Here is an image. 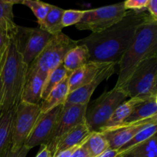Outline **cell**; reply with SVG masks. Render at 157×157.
<instances>
[{
    "instance_id": "1",
    "label": "cell",
    "mask_w": 157,
    "mask_h": 157,
    "mask_svg": "<svg viewBox=\"0 0 157 157\" xmlns=\"http://www.w3.org/2000/svg\"><path fill=\"white\" fill-rule=\"evenodd\" d=\"M148 16L144 12L130 10L119 22L101 32L91 33L78 43L87 48L90 61L119 64L136 29Z\"/></svg>"
},
{
    "instance_id": "2",
    "label": "cell",
    "mask_w": 157,
    "mask_h": 157,
    "mask_svg": "<svg viewBox=\"0 0 157 157\" xmlns=\"http://www.w3.org/2000/svg\"><path fill=\"white\" fill-rule=\"evenodd\" d=\"M28 71L29 65L23 60L15 39H10L0 58V78L2 85V112L12 110L19 104Z\"/></svg>"
},
{
    "instance_id": "3",
    "label": "cell",
    "mask_w": 157,
    "mask_h": 157,
    "mask_svg": "<svg viewBox=\"0 0 157 157\" xmlns=\"http://www.w3.org/2000/svg\"><path fill=\"white\" fill-rule=\"evenodd\" d=\"M156 55L157 21L148 16L138 26L131 44L120 61L119 76L115 87L121 88L141 62Z\"/></svg>"
},
{
    "instance_id": "4",
    "label": "cell",
    "mask_w": 157,
    "mask_h": 157,
    "mask_svg": "<svg viewBox=\"0 0 157 157\" xmlns=\"http://www.w3.org/2000/svg\"><path fill=\"white\" fill-rule=\"evenodd\" d=\"M78 44L63 32L52 35L41 53L29 64L28 72L38 73L47 78L49 74L61 64L67 52Z\"/></svg>"
},
{
    "instance_id": "5",
    "label": "cell",
    "mask_w": 157,
    "mask_h": 157,
    "mask_svg": "<svg viewBox=\"0 0 157 157\" xmlns=\"http://www.w3.org/2000/svg\"><path fill=\"white\" fill-rule=\"evenodd\" d=\"M128 98L122 88L114 87L90 104L85 121L91 132H99L106 126L117 108ZM88 107V106H87Z\"/></svg>"
},
{
    "instance_id": "6",
    "label": "cell",
    "mask_w": 157,
    "mask_h": 157,
    "mask_svg": "<svg viewBox=\"0 0 157 157\" xmlns=\"http://www.w3.org/2000/svg\"><path fill=\"white\" fill-rule=\"evenodd\" d=\"M157 81V55L146 59L139 64L121 88L130 98L149 99Z\"/></svg>"
},
{
    "instance_id": "7",
    "label": "cell",
    "mask_w": 157,
    "mask_h": 157,
    "mask_svg": "<svg viewBox=\"0 0 157 157\" xmlns=\"http://www.w3.org/2000/svg\"><path fill=\"white\" fill-rule=\"evenodd\" d=\"M127 12L124 2L85 10L80 22L75 26L79 30H90L92 33H98L121 21Z\"/></svg>"
},
{
    "instance_id": "8",
    "label": "cell",
    "mask_w": 157,
    "mask_h": 157,
    "mask_svg": "<svg viewBox=\"0 0 157 157\" xmlns=\"http://www.w3.org/2000/svg\"><path fill=\"white\" fill-rule=\"evenodd\" d=\"M41 113L40 104L20 101L14 110L11 149L17 150L25 145Z\"/></svg>"
},
{
    "instance_id": "9",
    "label": "cell",
    "mask_w": 157,
    "mask_h": 157,
    "mask_svg": "<svg viewBox=\"0 0 157 157\" xmlns=\"http://www.w3.org/2000/svg\"><path fill=\"white\" fill-rule=\"evenodd\" d=\"M52 35L38 28L18 26L14 38L25 62L29 64L41 53Z\"/></svg>"
},
{
    "instance_id": "10",
    "label": "cell",
    "mask_w": 157,
    "mask_h": 157,
    "mask_svg": "<svg viewBox=\"0 0 157 157\" xmlns=\"http://www.w3.org/2000/svg\"><path fill=\"white\" fill-rule=\"evenodd\" d=\"M87 106L67 104L63 105L53 133L46 144L52 153V157L58 140L71 129L85 121Z\"/></svg>"
},
{
    "instance_id": "11",
    "label": "cell",
    "mask_w": 157,
    "mask_h": 157,
    "mask_svg": "<svg viewBox=\"0 0 157 157\" xmlns=\"http://www.w3.org/2000/svg\"><path fill=\"white\" fill-rule=\"evenodd\" d=\"M62 107L63 105H60L46 113H41L25 144V147L31 150L37 146L47 144L53 133Z\"/></svg>"
},
{
    "instance_id": "12",
    "label": "cell",
    "mask_w": 157,
    "mask_h": 157,
    "mask_svg": "<svg viewBox=\"0 0 157 157\" xmlns=\"http://www.w3.org/2000/svg\"><path fill=\"white\" fill-rule=\"evenodd\" d=\"M115 66L116 65L114 64H110L105 68L103 69L93 81L86 85L71 92L67 96L65 104L88 105L90 98L94 92L95 89L100 85L102 81L108 79L113 75L115 71Z\"/></svg>"
},
{
    "instance_id": "13",
    "label": "cell",
    "mask_w": 157,
    "mask_h": 157,
    "mask_svg": "<svg viewBox=\"0 0 157 157\" xmlns=\"http://www.w3.org/2000/svg\"><path fill=\"white\" fill-rule=\"evenodd\" d=\"M157 120L153 117V118L146 120L141 124L130 126L127 127L116 129V130H110V131L102 132L105 136L106 139L110 144V149L111 150H120L122 147H124L127 143H128L135 135L145 128L150 124H156Z\"/></svg>"
},
{
    "instance_id": "14",
    "label": "cell",
    "mask_w": 157,
    "mask_h": 157,
    "mask_svg": "<svg viewBox=\"0 0 157 157\" xmlns=\"http://www.w3.org/2000/svg\"><path fill=\"white\" fill-rule=\"evenodd\" d=\"M109 64L89 61L87 64L72 72L68 78L69 94L93 81Z\"/></svg>"
},
{
    "instance_id": "15",
    "label": "cell",
    "mask_w": 157,
    "mask_h": 157,
    "mask_svg": "<svg viewBox=\"0 0 157 157\" xmlns=\"http://www.w3.org/2000/svg\"><path fill=\"white\" fill-rule=\"evenodd\" d=\"M157 114V103L156 101V97H152L150 99L144 101L138 104L133 109L131 114L121 124L117 127L109 128L102 132L110 131V130H116V129L127 127L131 126L136 123L144 121L146 120L153 118Z\"/></svg>"
},
{
    "instance_id": "16",
    "label": "cell",
    "mask_w": 157,
    "mask_h": 157,
    "mask_svg": "<svg viewBox=\"0 0 157 157\" xmlns=\"http://www.w3.org/2000/svg\"><path fill=\"white\" fill-rule=\"evenodd\" d=\"M45 81L46 78L39 74L28 72L21 101L31 104H40Z\"/></svg>"
},
{
    "instance_id": "17",
    "label": "cell",
    "mask_w": 157,
    "mask_h": 157,
    "mask_svg": "<svg viewBox=\"0 0 157 157\" xmlns=\"http://www.w3.org/2000/svg\"><path fill=\"white\" fill-rule=\"evenodd\" d=\"M90 133H91V131L87 126L86 121L76 126L70 131L65 133L58 140L55 150H54L53 156L58 152L82 144L90 136Z\"/></svg>"
},
{
    "instance_id": "18",
    "label": "cell",
    "mask_w": 157,
    "mask_h": 157,
    "mask_svg": "<svg viewBox=\"0 0 157 157\" xmlns=\"http://www.w3.org/2000/svg\"><path fill=\"white\" fill-rule=\"evenodd\" d=\"M21 1L15 0H0V28L7 34L9 39L15 38L18 25L14 21L13 6Z\"/></svg>"
},
{
    "instance_id": "19",
    "label": "cell",
    "mask_w": 157,
    "mask_h": 157,
    "mask_svg": "<svg viewBox=\"0 0 157 157\" xmlns=\"http://www.w3.org/2000/svg\"><path fill=\"white\" fill-rule=\"evenodd\" d=\"M68 78H65L62 82L55 87L46 99L42 101L41 104H40L41 113H46L55 107L65 104L69 94Z\"/></svg>"
},
{
    "instance_id": "20",
    "label": "cell",
    "mask_w": 157,
    "mask_h": 157,
    "mask_svg": "<svg viewBox=\"0 0 157 157\" xmlns=\"http://www.w3.org/2000/svg\"><path fill=\"white\" fill-rule=\"evenodd\" d=\"M14 110L2 112L0 114V157H5L12 145V119Z\"/></svg>"
},
{
    "instance_id": "21",
    "label": "cell",
    "mask_w": 157,
    "mask_h": 157,
    "mask_svg": "<svg viewBox=\"0 0 157 157\" xmlns=\"http://www.w3.org/2000/svg\"><path fill=\"white\" fill-rule=\"evenodd\" d=\"M150 99V98H149ZM148 99H144V98H130V100L127 101H124V103L121 104L115 110L113 113L112 114L111 117L107 123L105 127L104 128L101 129L99 132L104 131V130H107L109 128H112V127H117V126L120 125L122 124L133 112V109L135 108L136 106L140 103L144 102V101H147Z\"/></svg>"
},
{
    "instance_id": "22",
    "label": "cell",
    "mask_w": 157,
    "mask_h": 157,
    "mask_svg": "<svg viewBox=\"0 0 157 157\" xmlns=\"http://www.w3.org/2000/svg\"><path fill=\"white\" fill-rule=\"evenodd\" d=\"M90 61V55L87 48L84 44H78L67 53L63 61V65L72 73Z\"/></svg>"
},
{
    "instance_id": "23",
    "label": "cell",
    "mask_w": 157,
    "mask_h": 157,
    "mask_svg": "<svg viewBox=\"0 0 157 157\" xmlns=\"http://www.w3.org/2000/svg\"><path fill=\"white\" fill-rule=\"evenodd\" d=\"M64 9L52 6L43 21L39 24V28L52 35H56L62 32V15Z\"/></svg>"
},
{
    "instance_id": "24",
    "label": "cell",
    "mask_w": 157,
    "mask_h": 157,
    "mask_svg": "<svg viewBox=\"0 0 157 157\" xmlns=\"http://www.w3.org/2000/svg\"><path fill=\"white\" fill-rule=\"evenodd\" d=\"M156 133H157V123L150 124V125L146 127L145 128L138 132L135 135L134 137L132 138L124 147H122L120 150H118L119 157H126L127 155L129 153H130L133 149H135L138 146L142 144L143 143L147 141V140L150 139L151 136H153Z\"/></svg>"
},
{
    "instance_id": "25",
    "label": "cell",
    "mask_w": 157,
    "mask_h": 157,
    "mask_svg": "<svg viewBox=\"0 0 157 157\" xmlns=\"http://www.w3.org/2000/svg\"><path fill=\"white\" fill-rule=\"evenodd\" d=\"M90 157H97L110 149V144L102 132H91L84 144Z\"/></svg>"
},
{
    "instance_id": "26",
    "label": "cell",
    "mask_w": 157,
    "mask_h": 157,
    "mask_svg": "<svg viewBox=\"0 0 157 157\" xmlns=\"http://www.w3.org/2000/svg\"><path fill=\"white\" fill-rule=\"evenodd\" d=\"M71 72H69L63 64H60L55 70L52 71L48 76L46 78V81L44 84L42 94H41V101L46 99L49 94L55 87H56L61 82H62L65 78H68L71 75Z\"/></svg>"
},
{
    "instance_id": "27",
    "label": "cell",
    "mask_w": 157,
    "mask_h": 157,
    "mask_svg": "<svg viewBox=\"0 0 157 157\" xmlns=\"http://www.w3.org/2000/svg\"><path fill=\"white\" fill-rule=\"evenodd\" d=\"M21 4L29 7L32 11L35 16L37 18L38 25L42 22L52 7V5L36 0H23L21 1Z\"/></svg>"
},
{
    "instance_id": "28",
    "label": "cell",
    "mask_w": 157,
    "mask_h": 157,
    "mask_svg": "<svg viewBox=\"0 0 157 157\" xmlns=\"http://www.w3.org/2000/svg\"><path fill=\"white\" fill-rule=\"evenodd\" d=\"M84 11L68 9L64 10L62 15V25L63 27H68L71 25H76L82 18Z\"/></svg>"
},
{
    "instance_id": "29",
    "label": "cell",
    "mask_w": 157,
    "mask_h": 157,
    "mask_svg": "<svg viewBox=\"0 0 157 157\" xmlns=\"http://www.w3.org/2000/svg\"><path fill=\"white\" fill-rule=\"evenodd\" d=\"M148 3L149 0H127L124 2V7L127 11L132 10L139 12L147 9Z\"/></svg>"
},
{
    "instance_id": "30",
    "label": "cell",
    "mask_w": 157,
    "mask_h": 157,
    "mask_svg": "<svg viewBox=\"0 0 157 157\" xmlns=\"http://www.w3.org/2000/svg\"><path fill=\"white\" fill-rule=\"evenodd\" d=\"M29 150H30L25 146L17 150H12L10 148L5 157H26Z\"/></svg>"
},
{
    "instance_id": "31",
    "label": "cell",
    "mask_w": 157,
    "mask_h": 157,
    "mask_svg": "<svg viewBox=\"0 0 157 157\" xmlns=\"http://www.w3.org/2000/svg\"><path fill=\"white\" fill-rule=\"evenodd\" d=\"M9 38L7 34L0 28V58L2 56L9 42Z\"/></svg>"
},
{
    "instance_id": "32",
    "label": "cell",
    "mask_w": 157,
    "mask_h": 157,
    "mask_svg": "<svg viewBox=\"0 0 157 157\" xmlns=\"http://www.w3.org/2000/svg\"><path fill=\"white\" fill-rule=\"evenodd\" d=\"M86 140L82 143V144H79V145H77V146H75V147H71V148L67 149V150H62V151H61V152H58V153H56V154H55L53 157H71L72 155H73V153H75V152L76 151V150H78V149L81 147V146H82L83 144H84V142L86 141Z\"/></svg>"
},
{
    "instance_id": "33",
    "label": "cell",
    "mask_w": 157,
    "mask_h": 157,
    "mask_svg": "<svg viewBox=\"0 0 157 157\" xmlns=\"http://www.w3.org/2000/svg\"><path fill=\"white\" fill-rule=\"evenodd\" d=\"M147 9L150 13V17L157 21V0H149Z\"/></svg>"
},
{
    "instance_id": "34",
    "label": "cell",
    "mask_w": 157,
    "mask_h": 157,
    "mask_svg": "<svg viewBox=\"0 0 157 157\" xmlns=\"http://www.w3.org/2000/svg\"><path fill=\"white\" fill-rule=\"evenodd\" d=\"M71 157H90L87 150L84 148V144L79 147Z\"/></svg>"
},
{
    "instance_id": "35",
    "label": "cell",
    "mask_w": 157,
    "mask_h": 157,
    "mask_svg": "<svg viewBox=\"0 0 157 157\" xmlns=\"http://www.w3.org/2000/svg\"><path fill=\"white\" fill-rule=\"evenodd\" d=\"M35 157H52V154L46 145H41L38 154Z\"/></svg>"
},
{
    "instance_id": "36",
    "label": "cell",
    "mask_w": 157,
    "mask_h": 157,
    "mask_svg": "<svg viewBox=\"0 0 157 157\" xmlns=\"http://www.w3.org/2000/svg\"><path fill=\"white\" fill-rule=\"evenodd\" d=\"M97 157H119V151L117 150L109 149Z\"/></svg>"
},
{
    "instance_id": "37",
    "label": "cell",
    "mask_w": 157,
    "mask_h": 157,
    "mask_svg": "<svg viewBox=\"0 0 157 157\" xmlns=\"http://www.w3.org/2000/svg\"><path fill=\"white\" fill-rule=\"evenodd\" d=\"M136 157H157V147L156 148L150 150V151L147 152V153H144V154L141 155V156Z\"/></svg>"
},
{
    "instance_id": "38",
    "label": "cell",
    "mask_w": 157,
    "mask_h": 157,
    "mask_svg": "<svg viewBox=\"0 0 157 157\" xmlns=\"http://www.w3.org/2000/svg\"><path fill=\"white\" fill-rule=\"evenodd\" d=\"M2 85L0 78V114L2 113Z\"/></svg>"
},
{
    "instance_id": "39",
    "label": "cell",
    "mask_w": 157,
    "mask_h": 157,
    "mask_svg": "<svg viewBox=\"0 0 157 157\" xmlns=\"http://www.w3.org/2000/svg\"><path fill=\"white\" fill-rule=\"evenodd\" d=\"M153 96H154V97L157 96V81H156V85H155L154 89H153Z\"/></svg>"
},
{
    "instance_id": "40",
    "label": "cell",
    "mask_w": 157,
    "mask_h": 157,
    "mask_svg": "<svg viewBox=\"0 0 157 157\" xmlns=\"http://www.w3.org/2000/svg\"><path fill=\"white\" fill-rule=\"evenodd\" d=\"M156 103H157V96H156Z\"/></svg>"
}]
</instances>
